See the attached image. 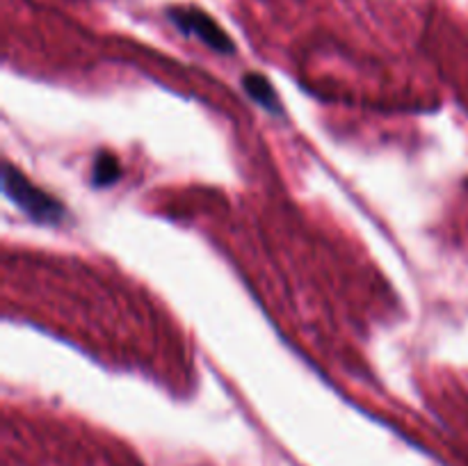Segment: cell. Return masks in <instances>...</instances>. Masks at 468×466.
<instances>
[{
  "mask_svg": "<svg viewBox=\"0 0 468 466\" xmlns=\"http://www.w3.org/2000/svg\"><path fill=\"white\" fill-rule=\"evenodd\" d=\"M3 190L12 204L39 224H59L67 217V208L55 196L37 187L21 169L14 167L9 160L3 164Z\"/></svg>",
  "mask_w": 468,
  "mask_h": 466,
  "instance_id": "6da1fadb",
  "label": "cell"
},
{
  "mask_svg": "<svg viewBox=\"0 0 468 466\" xmlns=\"http://www.w3.org/2000/svg\"><path fill=\"white\" fill-rule=\"evenodd\" d=\"M167 18L178 32H183L186 37H195V39H199L201 44L208 46L215 53L231 55L233 50H236V44L231 41V37L215 23V18H210L208 14L201 12V9L169 7Z\"/></svg>",
  "mask_w": 468,
  "mask_h": 466,
  "instance_id": "7a4b0ae2",
  "label": "cell"
},
{
  "mask_svg": "<svg viewBox=\"0 0 468 466\" xmlns=\"http://www.w3.org/2000/svg\"><path fill=\"white\" fill-rule=\"evenodd\" d=\"M242 87L250 94V99L256 101L261 108H265L268 112H282L277 91H274V87L270 85V80L265 76H261V73H247L242 78Z\"/></svg>",
  "mask_w": 468,
  "mask_h": 466,
  "instance_id": "3957f363",
  "label": "cell"
},
{
  "mask_svg": "<svg viewBox=\"0 0 468 466\" xmlns=\"http://www.w3.org/2000/svg\"><path fill=\"white\" fill-rule=\"evenodd\" d=\"M122 176V164L112 154H99L94 160V169H91V183L96 187H108L119 181Z\"/></svg>",
  "mask_w": 468,
  "mask_h": 466,
  "instance_id": "277c9868",
  "label": "cell"
}]
</instances>
